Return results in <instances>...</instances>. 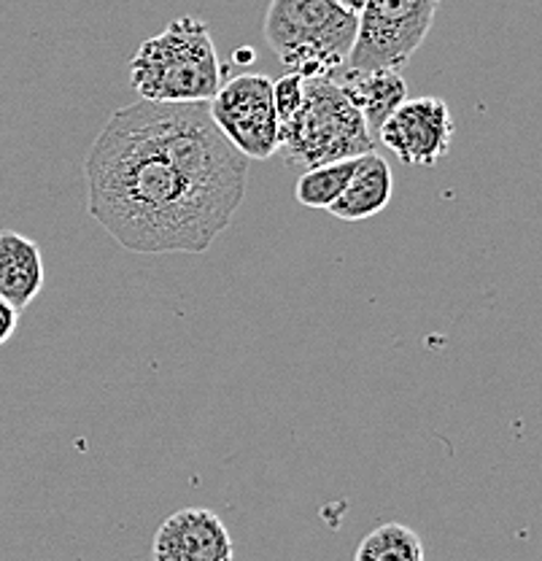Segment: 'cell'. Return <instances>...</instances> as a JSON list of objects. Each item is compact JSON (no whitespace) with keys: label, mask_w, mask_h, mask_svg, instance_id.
<instances>
[{"label":"cell","mask_w":542,"mask_h":561,"mask_svg":"<svg viewBox=\"0 0 542 561\" xmlns=\"http://www.w3.org/2000/svg\"><path fill=\"white\" fill-rule=\"evenodd\" d=\"M87 210L132 254H206L232 225L249 160L211 122L208 105L132 103L92 140Z\"/></svg>","instance_id":"6da1fadb"},{"label":"cell","mask_w":542,"mask_h":561,"mask_svg":"<svg viewBox=\"0 0 542 561\" xmlns=\"http://www.w3.org/2000/svg\"><path fill=\"white\" fill-rule=\"evenodd\" d=\"M224 76L211 31L195 16L173 20L130 57V84L146 103L208 105Z\"/></svg>","instance_id":"7a4b0ae2"},{"label":"cell","mask_w":542,"mask_h":561,"mask_svg":"<svg viewBox=\"0 0 542 561\" xmlns=\"http://www.w3.org/2000/svg\"><path fill=\"white\" fill-rule=\"evenodd\" d=\"M376 146L378 140L337 81L332 76H311L302 81L300 108L278 125L276 154L289 165L311 171L326 162L372 154Z\"/></svg>","instance_id":"3957f363"},{"label":"cell","mask_w":542,"mask_h":561,"mask_svg":"<svg viewBox=\"0 0 542 561\" xmlns=\"http://www.w3.org/2000/svg\"><path fill=\"white\" fill-rule=\"evenodd\" d=\"M359 16L337 0H270L265 41L289 73L330 76L348 62Z\"/></svg>","instance_id":"277c9868"},{"label":"cell","mask_w":542,"mask_h":561,"mask_svg":"<svg viewBox=\"0 0 542 561\" xmlns=\"http://www.w3.org/2000/svg\"><path fill=\"white\" fill-rule=\"evenodd\" d=\"M440 0H365L346 68L400 70L433 27Z\"/></svg>","instance_id":"5b68a950"},{"label":"cell","mask_w":542,"mask_h":561,"mask_svg":"<svg viewBox=\"0 0 542 561\" xmlns=\"http://www.w3.org/2000/svg\"><path fill=\"white\" fill-rule=\"evenodd\" d=\"M208 114L227 144L246 160H267L278 146V116L273 105V79L241 73L219 87Z\"/></svg>","instance_id":"8992f818"},{"label":"cell","mask_w":542,"mask_h":561,"mask_svg":"<svg viewBox=\"0 0 542 561\" xmlns=\"http://www.w3.org/2000/svg\"><path fill=\"white\" fill-rule=\"evenodd\" d=\"M453 114L440 98H413L383 122L378 140L407 168H435L451 151Z\"/></svg>","instance_id":"52a82bcc"},{"label":"cell","mask_w":542,"mask_h":561,"mask_svg":"<svg viewBox=\"0 0 542 561\" xmlns=\"http://www.w3.org/2000/svg\"><path fill=\"white\" fill-rule=\"evenodd\" d=\"M154 561H235V546L214 511L184 507L168 516L151 542Z\"/></svg>","instance_id":"ba28073f"},{"label":"cell","mask_w":542,"mask_h":561,"mask_svg":"<svg viewBox=\"0 0 542 561\" xmlns=\"http://www.w3.org/2000/svg\"><path fill=\"white\" fill-rule=\"evenodd\" d=\"M330 76L359 111L372 138L378 136L383 122L407 101V81L397 70H351L343 66Z\"/></svg>","instance_id":"9c48e42d"},{"label":"cell","mask_w":542,"mask_h":561,"mask_svg":"<svg viewBox=\"0 0 542 561\" xmlns=\"http://www.w3.org/2000/svg\"><path fill=\"white\" fill-rule=\"evenodd\" d=\"M44 280L38 243L20 232H0V300L22 313L41 295Z\"/></svg>","instance_id":"30bf717a"},{"label":"cell","mask_w":542,"mask_h":561,"mask_svg":"<svg viewBox=\"0 0 542 561\" xmlns=\"http://www.w3.org/2000/svg\"><path fill=\"white\" fill-rule=\"evenodd\" d=\"M392 168L378 151H372V154L359 157L351 181L326 210L341 221L370 219V216H378L392 203Z\"/></svg>","instance_id":"8fae6325"},{"label":"cell","mask_w":542,"mask_h":561,"mask_svg":"<svg viewBox=\"0 0 542 561\" xmlns=\"http://www.w3.org/2000/svg\"><path fill=\"white\" fill-rule=\"evenodd\" d=\"M354 561H427L418 531L400 522H387L365 535Z\"/></svg>","instance_id":"7c38bea8"},{"label":"cell","mask_w":542,"mask_h":561,"mask_svg":"<svg viewBox=\"0 0 542 561\" xmlns=\"http://www.w3.org/2000/svg\"><path fill=\"white\" fill-rule=\"evenodd\" d=\"M357 160L326 162V165L311 168V171H302L300 179H297V186H295L297 203L305 208H316V210L330 208L332 203L341 197V192L346 190L348 181H351L354 171H357Z\"/></svg>","instance_id":"4fadbf2b"},{"label":"cell","mask_w":542,"mask_h":561,"mask_svg":"<svg viewBox=\"0 0 542 561\" xmlns=\"http://www.w3.org/2000/svg\"><path fill=\"white\" fill-rule=\"evenodd\" d=\"M302 81L305 76L300 73H287L284 79L273 81V105H276V116H278V125L287 122L302 103Z\"/></svg>","instance_id":"5bb4252c"},{"label":"cell","mask_w":542,"mask_h":561,"mask_svg":"<svg viewBox=\"0 0 542 561\" xmlns=\"http://www.w3.org/2000/svg\"><path fill=\"white\" fill-rule=\"evenodd\" d=\"M16 324H20V313H16L14 308L9 306V302L0 300V348H3L5 343L11 341V335H14Z\"/></svg>","instance_id":"9a60e30c"},{"label":"cell","mask_w":542,"mask_h":561,"mask_svg":"<svg viewBox=\"0 0 542 561\" xmlns=\"http://www.w3.org/2000/svg\"><path fill=\"white\" fill-rule=\"evenodd\" d=\"M337 3H341L343 9L351 11V14L359 16V11H361V5H365V0H337Z\"/></svg>","instance_id":"2e32d148"},{"label":"cell","mask_w":542,"mask_h":561,"mask_svg":"<svg viewBox=\"0 0 542 561\" xmlns=\"http://www.w3.org/2000/svg\"><path fill=\"white\" fill-rule=\"evenodd\" d=\"M252 57H254V51H235V60H252Z\"/></svg>","instance_id":"e0dca14e"}]
</instances>
